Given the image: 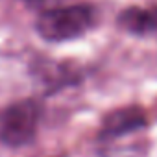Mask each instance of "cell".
Instances as JSON below:
<instances>
[{
    "instance_id": "6da1fadb",
    "label": "cell",
    "mask_w": 157,
    "mask_h": 157,
    "mask_svg": "<svg viewBox=\"0 0 157 157\" xmlns=\"http://www.w3.org/2000/svg\"><path fill=\"white\" fill-rule=\"evenodd\" d=\"M96 21L93 6L76 4L44 11L37 21V32L44 41L63 43L87 33Z\"/></svg>"
},
{
    "instance_id": "7a4b0ae2",
    "label": "cell",
    "mask_w": 157,
    "mask_h": 157,
    "mask_svg": "<svg viewBox=\"0 0 157 157\" xmlns=\"http://www.w3.org/2000/svg\"><path fill=\"white\" fill-rule=\"evenodd\" d=\"M39 107L33 100L15 102L0 111V140L19 148L33 140L37 133Z\"/></svg>"
},
{
    "instance_id": "3957f363",
    "label": "cell",
    "mask_w": 157,
    "mask_h": 157,
    "mask_svg": "<svg viewBox=\"0 0 157 157\" xmlns=\"http://www.w3.org/2000/svg\"><path fill=\"white\" fill-rule=\"evenodd\" d=\"M146 124H148V120L140 107H122V109L109 113L104 118L98 137H100V140H115L118 137L144 129Z\"/></svg>"
},
{
    "instance_id": "277c9868",
    "label": "cell",
    "mask_w": 157,
    "mask_h": 157,
    "mask_svg": "<svg viewBox=\"0 0 157 157\" xmlns=\"http://www.w3.org/2000/svg\"><path fill=\"white\" fill-rule=\"evenodd\" d=\"M118 24L133 35H150L157 32V6L151 8H128L120 13Z\"/></svg>"
}]
</instances>
